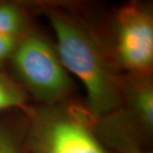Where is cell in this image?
<instances>
[{"label":"cell","instance_id":"obj_8","mask_svg":"<svg viewBox=\"0 0 153 153\" xmlns=\"http://www.w3.org/2000/svg\"><path fill=\"white\" fill-rule=\"evenodd\" d=\"M0 153H22L14 134L0 126Z\"/></svg>","mask_w":153,"mask_h":153},{"label":"cell","instance_id":"obj_3","mask_svg":"<svg viewBox=\"0 0 153 153\" xmlns=\"http://www.w3.org/2000/svg\"><path fill=\"white\" fill-rule=\"evenodd\" d=\"M15 79L42 105L65 103L72 89L55 45L32 28L20 38L11 57Z\"/></svg>","mask_w":153,"mask_h":153},{"label":"cell","instance_id":"obj_5","mask_svg":"<svg viewBox=\"0 0 153 153\" xmlns=\"http://www.w3.org/2000/svg\"><path fill=\"white\" fill-rule=\"evenodd\" d=\"M122 111L141 137L150 138L153 133V84L151 75H122Z\"/></svg>","mask_w":153,"mask_h":153},{"label":"cell","instance_id":"obj_10","mask_svg":"<svg viewBox=\"0 0 153 153\" xmlns=\"http://www.w3.org/2000/svg\"><path fill=\"white\" fill-rule=\"evenodd\" d=\"M120 153H152L150 152H146L140 147V146H132L126 147L123 150L119 151Z\"/></svg>","mask_w":153,"mask_h":153},{"label":"cell","instance_id":"obj_7","mask_svg":"<svg viewBox=\"0 0 153 153\" xmlns=\"http://www.w3.org/2000/svg\"><path fill=\"white\" fill-rule=\"evenodd\" d=\"M29 96L19 82L0 71V111L21 109L23 111L29 106Z\"/></svg>","mask_w":153,"mask_h":153},{"label":"cell","instance_id":"obj_4","mask_svg":"<svg viewBox=\"0 0 153 153\" xmlns=\"http://www.w3.org/2000/svg\"><path fill=\"white\" fill-rule=\"evenodd\" d=\"M112 57L118 69L127 73L151 75L153 67V17L146 7L129 3L115 19Z\"/></svg>","mask_w":153,"mask_h":153},{"label":"cell","instance_id":"obj_1","mask_svg":"<svg viewBox=\"0 0 153 153\" xmlns=\"http://www.w3.org/2000/svg\"><path fill=\"white\" fill-rule=\"evenodd\" d=\"M41 10L55 34V48L63 66L85 88L86 109L94 120L119 109L122 75L111 50L78 18L54 6Z\"/></svg>","mask_w":153,"mask_h":153},{"label":"cell","instance_id":"obj_6","mask_svg":"<svg viewBox=\"0 0 153 153\" xmlns=\"http://www.w3.org/2000/svg\"><path fill=\"white\" fill-rule=\"evenodd\" d=\"M31 29L25 4L0 2V36L20 38Z\"/></svg>","mask_w":153,"mask_h":153},{"label":"cell","instance_id":"obj_2","mask_svg":"<svg viewBox=\"0 0 153 153\" xmlns=\"http://www.w3.org/2000/svg\"><path fill=\"white\" fill-rule=\"evenodd\" d=\"M27 143L33 153H106L86 108L67 102L28 106Z\"/></svg>","mask_w":153,"mask_h":153},{"label":"cell","instance_id":"obj_9","mask_svg":"<svg viewBox=\"0 0 153 153\" xmlns=\"http://www.w3.org/2000/svg\"><path fill=\"white\" fill-rule=\"evenodd\" d=\"M20 38L0 36V67L10 62Z\"/></svg>","mask_w":153,"mask_h":153}]
</instances>
